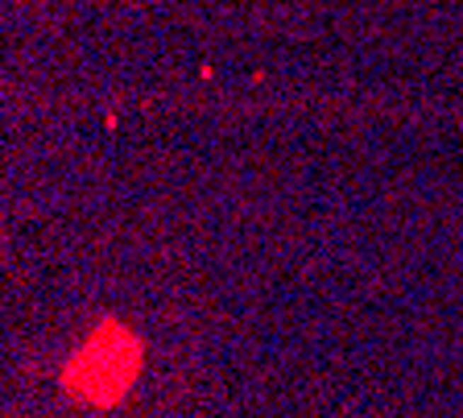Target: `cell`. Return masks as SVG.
<instances>
[{"label": "cell", "instance_id": "cell-1", "mask_svg": "<svg viewBox=\"0 0 463 418\" xmlns=\"http://www.w3.org/2000/svg\"><path fill=\"white\" fill-rule=\"evenodd\" d=\"M141 361H145L141 340L129 327H120L116 319H103L100 327L71 352V361L58 373V385H62L67 397H75L83 406L108 410L137 385Z\"/></svg>", "mask_w": 463, "mask_h": 418}]
</instances>
